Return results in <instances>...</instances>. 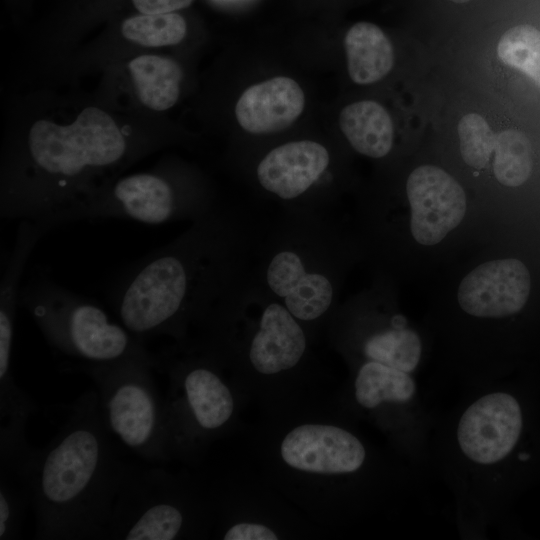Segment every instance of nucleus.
Instances as JSON below:
<instances>
[{
	"mask_svg": "<svg viewBox=\"0 0 540 540\" xmlns=\"http://www.w3.org/2000/svg\"><path fill=\"white\" fill-rule=\"evenodd\" d=\"M334 397H311L262 413L247 430L258 471L311 521L328 531L349 528L399 508L422 471L379 447Z\"/></svg>",
	"mask_w": 540,
	"mask_h": 540,
	"instance_id": "obj_1",
	"label": "nucleus"
},
{
	"mask_svg": "<svg viewBox=\"0 0 540 540\" xmlns=\"http://www.w3.org/2000/svg\"><path fill=\"white\" fill-rule=\"evenodd\" d=\"M529 405L512 382L462 390L436 414L429 468L446 486L458 534L487 539L505 521L537 454L529 449Z\"/></svg>",
	"mask_w": 540,
	"mask_h": 540,
	"instance_id": "obj_2",
	"label": "nucleus"
},
{
	"mask_svg": "<svg viewBox=\"0 0 540 540\" xmlns=\"http://www.w3.org/2000/svg\"><path fill=\"white\" fill-rule=\"evenodd\" d=\"M232 212L209 210L179 237L129 265L109 294L118 321L147 342L188 339L238 289L243 242Z\"/></svg>",
	"mask_w": 540,
	"mask_h": 540,
	"instance_id": "obj_3",
	"label": "nucleus"
},
{
	"mask_svg": "<svg viewBox=\"0 0 540 540\" xmlns=\"http://www.w3.org/2000/svg\"><path fill=\"white\" fill-rule=\"evenodd\" d=\"M125 451L103 420L96 389L83 392L56 436L36 448L26 473L35 538L105 539L131 462Z\"/></svg>",
	"mask_w": 540,
	"mask_h": 540,
	"instance_id": "obj_4",
	"label": "nucleus"
},
{
	"mask_svg": "<svg viewBox=\"0 0 540 540\" xmlns=\"http://www.w3.org/2000/svg\"><path fill=\"white\" fill-rule=\"evenodd\" d=\"M188 339L212 356L262 413L319 395L321 372L312 353L313 340L274 296L246 300L238 288Z\"/></svg>",
	"mask_w": 540,
	"mask_h": 540,
	"instance_id": "obj_5",
	"label": "nucleus"
},
{
	"mask_svg": "<svg viewBox=\"0 0 540 540\" xmlns=\"http://www.w3.org/2000/svg\"><path fill=\"white\" fill-rule=\"evenodd\" d=\"M165 374L163 396L170 461L198 470L218 442L244 431L249 404L221 365L190 340L173 342L154 355Z\"/></svg>",
	"mask_w": 540,
	"mask_h": 540,
	"instance_id": "obj_6",
	"label": "nucleus"
},
{
	"mask_svg": "<svg viewBox=\"0 0 540 540\" xmlns=\"http://www.w3.org/2000/svg\"><path fill=\"white\" fill-rule=\"evenodd\" d=\"M196 472L130 462L111 508L105 539L212 538L213 512L205 483Z\"/></svg>",
	"mask_w": 540,
	"mask_h": 540,
	"instance_id": "obj_7",
	"label": "nucleus"
},
{
	"mask_svg": "<svg viewBox=\"0 0 540 540\" xmlns=\"http://www.w3.org/2000/svg\"><path fill=\"white\" fill-rule=\"evenodd\" d=\"M27 149L35 170L47 181L24 219L37 222L74 201L79 183L92 172L120 162L128 144L110 115L87 107L70 125L35 122Z\"/></svg>",
	"mask_w": 540,
	"mask_h": 540,
	"instance_id": "obj_8",
	"label": "nucleus"
},
{
	"mask_svg": "<svg viewBox=\"0 0 540 540\" xmlns=\"http://www.w3.org/2000/svg\"><path fill=\"white\" fill-rule=\"evenodd\" d=\"M333 396L358 422L375 427L387 446L417 470L429 468L436 414L421 398L415 374L375 361L349 364Z\"/></svg>",
	"mask_w": 540,
	"mask_h": 540,
	"instance_id": "obj_9",
	"label": "nucleus"
},
{
	"mask_svg": "<svg viewBox=\"0 0 540 540\" xmlns=\"http://www.w3.org/2000/svg\"><path fill=\"white\" fill-rule=\"evenodd\" d=\"M19 305L56 350L84 363L148 356L146 343L114 321L99 304L35 276L21 288Z\"/></svg>",
	"mask_w": 540,
	"mask_h": 540,
	"instance_id": "obj_10",
	"label": "nucleus"
},
{
	"mask_svg": "<svg viewBox=\"0 0 540 540\" xmlns=\"http://www.w3.org/2000/svg\"><path fill=\"white\" fill-rule=\"evenodd\" d=\"M82 370L92 379L103 420L122 447L148 463L171 462L154 354L84 363Z\"/></svg>",
	"mask_w": 540,
	"mask_h": 540,
	"instance_id": "obj_11",
	"label": "nucleus"
},
{
	"mask_svg": "<svg viewBox=\"0 0 540 540\" xmlns=\"http://www.w3.org/2000/svg\"><path fill=\"white\" fill-rule=\"evenodd\" d=\"M201 477L213 512L214 539H311L327 534L259 471L227 468Z\"/></svg>",
	"mask_w": 540,
	"mask_h": 540,
	"instance_id": "obj_12",
	"label": "nucleus"
},
{
	"mask_svg": "<svg viewBox=\"0 0 540 540\" xmlns=\"http://www.w3.org/2000/svg\"><path fill=\"white\" fill-rule=\"evenodd\" d=\"M210 209L206 203L182 194L172 180L159 173H138L118 180L110 189L83 195L34 222L41 232L81 220L125 218L146 224L183 219L192 221Z\"/></svg>",
	"mask_w": 540,
	"mask_h": 540,
	"instance_id": "obj_13",
	"label": "nucleus"
},
{
	"mask_svg": "<svg viewBox=\"0 0 540 540\" xmlns=\"http://www.w3.org/2000/svg\"><path fill=\"white\" fill-rule=\"evenodd\" d=\"M264 284L304 326L314 341L328 324L335 288L327 266L301 247L285 241L272 250L265 265Z\"/></svg>",
	"mask_w": 540,
	"mask_h": 540,
	"instance_id": "obj_14",
	"label": "nucleus"
},
{
	"mask_svg": "<svg viewBox=\"0 0 540 540\" xmlns=\"http://www.w3.org/2000/svg\"><path fill=\"white\" fill-rule=\"evenodd\" d=\"M328 334L349 364L375 361L416 374L423 360V339L400 313L364 325L329 322Z\"/></svg>",
	"mask_w": 540,
	"mask_h": 540,
	"instance_id": "obj_15",
	"label": "nucleus"
},
{
	"mask_svg": "<svg viewBox=\"0 0 540 540\" xmlns=\"http://www.w3.org/2000/svg\"><path fill=\"white\" fill-rule=\"evenodd\" d=\"M411 207V233L422 245H434L462 221L466 196L461 185L446 171L422 165L406 183Z\"/></svg>",
	"mask_w": 540,
	"mask_h": 540,
	"instance_id": "obj_16",
	"label": "nucleus"
},
{
	"mask_svg": "<svg viewBox=\"0 0 540 540\" xmlns=\"http://www.w3.org/2000/svg\"><path fill=\"white\" fill-rule=\"evenodd\" d=\"M530 274L517 259L485 262L460 283L461 310L476 319H503L520 312L530 293Z\"/></svg>",
	"mask_w": 540,
	"mask_h": 540,
	"instance_id": "obj_17",
	"label": "nucleus"
},
{
	"mask_svg": "<svg viewBox=\"0 0 540 540\" xmlns=\"http://www.w3.org/2000/svg\"><path fill=\"white\" fill-rule=\"evenodd\" d=\"M328 150L311 140H299L272 149L258 164L260 185L283 200H293L307 192L326 172Z\"/></svg>",
	"mask_w": 540,
	"mask_h": 540,
	"instance_id": "obj_18",
	"label": "nucleus"
},
{
	"mask_svg": "<svg viewBox=\"0 0 540 540\" xmlns=\"http://www.w3.org/2000/svg\"><path fill=\"white\" fill-rule=\"evenodd\" d=\"M304 106L299 84L289 77L276 76L248 87L236 103L235 115L245 131L269 134L291 126Z\"/></svg>",
	"mask_w": 540,
	"mask_h": 540,
	"instance_id": "obj_19",
	"label": "nucleus"
},
{
	"mask_svg": "<svg viewBox=\"0 0 540 540\" xmlns=\"http://www.w3.org/2000/svg\"><path fill=\"white\" fill-rule=\"evenodd\" d=\"M348 73L360 85L372 84L384 78L394 64L393 47L385 33L375 24L358 22L344 38Z\"/></svg>",
	"mask_w": 540,
	"mask_h": 540,
	"instance_id": "obj_20",
	"label": "nucleus"
},
{
	"mask_svg": "<svg viewBox=\"0 0 540 540\" xmlns=\"http://www.w3.org/2000/svg\"><path fill=\"white\" fill-rule=\"evenodd\" d=\"M339 125L350 145L362 155L381 158L392 148V119L375 101L363 100L344 107Z\"/></svg>",
	"mask_w": 540,
	"mask_h": 540,
	"instance_id": "obj_21",
	"label": "nucleus"
},
{
	"mask_svg": "<svg viewBox=\"0 0 540 540\" xmlns=\"http://www.w3.org/2000/svg\"><path fill=\"white\" fill-rule=\"evenodd\" d=\"M128 68L144 106L164 111L175 105L183 76L177 62L158 55H141L131 60Z\"/></svg>",
	"mask_w": 540,
	"mask_h": 540,
	"instance_id": "obj_22",
	"label": "nucleus"
},
{
	"mask_svg": "<svg viewBox=\"0 0 540 540\" xmlns=\"http://www.w3.org/2000/svg\"><path fill=\"white\" fill-rule=\"evenodd\" d=\"M494 174L503 185L517 187L530 177L533 157L528 138L515 129L504 130L496 135Z\"/></svg>",
	"mask_w": 540,
	"mask_h": 540,
	"instance_id": "obj_23",
	"label": "nucleus"
},
{
	"mask_svg": "<svg viewBox=\"0 0 540 540\" xmlns=\"http://www.w3.org/2000/svg\"><path fill=\"white\" fill-rule=\"evenodd\" d=\"M187 32L184 18L174 12L140 14L122 24L123 36L146 47H162L180 43Z\"/></svg>",
	"mask_w": 540,
	"mask_h": 540,
	"instance_id": "obj_24",
	"label": "nucleus"
},
{
	"mask_svg": "<svg viewBox=\"0 0 540 540\" xmlns=\"http://www.w3.org/2000/svg\"><path fill=\"white\" fill-rule=\"evenodd\" d=\"M500 60L527 75L540 87V31L527 24L508 29L499 40Z\"/></svg>",
	"mask_w": 540,
	"mask_h": 540,
	"instance_id": "obj_25",
	"label": "nucleus"
},
{
	"mask_svg": "<svg viewBox=\"0 0 540 540\" xmlns=\"http://www.w3.org/2000/svg\"><path fill=\"white\" fill-rule=\"evenodd\" d=\"M31 507L27 481L14 473L0 471V540L20 538L24 516Z\"/></svg>",
	"mask_w": 540,
	"mask_h": 540,
	"instance_id": "obj_26",
	"label": "nucleus"
},
{
	"mask_svg": "<svg viewBox=\"0 0 540 540\" xmlns=\"http://www.w3.org/2000/svg\"><path fill=\"white\" fill-rule=\"evenodd\" d=\"M460 151L463 160L475 169L484 168L495 148L496 136L479 114L464 115L458 123Z\"/></svg>",
	"mask_w": 540,
	"mask_h": 540,
	"instance_id": "obj_27",
	"label": "nucleus"
},
{
	"mask_svg": "<svg viewBox=\"0 0 540 540\" xmlns=\"http://www.w3.org/2000/svg\"><path fill=\"white\" fill-rule=\"evenodd\" d=\"M142 14L169 13L188 7L193 0H132Z\"/></svg>",
	"mask_w": 540,
	"mask_h": 540,
	"instance_id": "obj_28",
	"label": "nucleus"
},
{
	"mask_svg": "<svg viewBox=\"0 0 540 540\" xmlns=\"http://www.w3.org/2000/svg\"><path fill=\"white\" fill-rule=\"evenodd\" d=\"M450 1L461 4V3H467V2H469L471 0H450Z\"/></svg>",
	"mask_w": 540,
	"mask_h": 540,
	"instance_id": "obj_29",
	"label": "nucleus"
},
{
	"mask_svg": "<svg viewBox=\"0 0 540 540\" xmlns=\"http://www.w3.org/2000/svg\"><path fill=\"white\" fill-rule=\"evenodd\" d=\"M0 431H6V430H0ZM6 432H12V431H6ZM13 433H27V432H13Z\"/></svg>",
	"mask_w": 540,
	"mask_h": 540,
	"instance_id": "obj_30",
	"label": "nucleus"
}]
</instances>
